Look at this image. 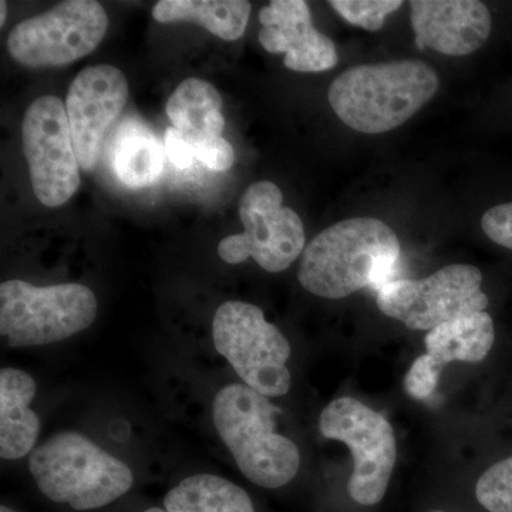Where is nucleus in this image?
I'll use <instances>...</instances> for the list:
<instances>
[{
	"mask_svg": "<svg viewBox=\"0 0 512 512\" xmlns=\"http://www.w3.org/2000/svg\"><path fill=\"white\" fill-rule=\"evenodd\" d=\"M400 241L386 222L359 217L320 232L305 248L298 279L306 291L343 299L369 286L386 285L400 258Z\"/></svg>",
	"mask_w": 512,
	"mask_h": 512,
	"instance_id": "nucleus-1",
	"label": "nucleus"
},
{
	"mask_svg": "<svg viewBox=\"0 0 512 512\" xmlns=\"http://www.w3.org/2000/svg\"><path fill=\"white\" fill-rule=\"evenodd\" d=\"M439 87L436 70L423 60L359 64L333 80L328 100L346 126L382 134L412 119Z\"/></svg>",
	"mask_w": 512,
	"mask_h": 512,
	"instance_id": "nucleus-2",
	"label": "nucleus"
},
{
	"mask_svg": "<svg viewBox=\"0 0 512 512\" xmlns=\"http://www.w3.org/2000/svg\"><path fill=\"white\" fill-rule=\"evenodd\" d=\"M276 413L268 397L247 384L225 386L212 404L215 429L239 470L269 490L291 483L301 466L296 444L275 431Z\"/></svg>",
	"mask_w": 512,
	"mask_h": 512,
	"instance_id": "nucleus-3",
	"label": "nucleus"
},
{
	"mask_svg": "<svg viewBox=\"0 0 512 512\" xmlns=\"http://www.w3.org/2000/svg\"><path fill=\"white\" fill-rule=\"evenodd\" d=\"M37 488L53 503L76 511L97 510L133 487V471L92 440L63 431L37 447L29 458Z\"/></svg>",
	"mask_w": 512,
	"mask_h": 512,
	"instance_id": "nucleus-4",
	"label": "nucleus"
},
{
	"mask_svg": "<svg viewBox=\"0 0 512 512\" xmlns=\"http://www.w3.org/2000/svg\"><path fill=\"white\" fill-rule=\"evenodd\" d=\"M96 315V295L84 285L35 286L20 279L0 285V335L12 348L72 338Z\"/></svg>",
	"mask_w": 512,
	"mask_h": 512,
	"instance_id": "nucleus-5",
	"label": "nucleus"
},
{
	"mask_svg": "<svg viewBox=\"0 0 512 512\" xmlns=\"http://www.w3.org/2000/svg\"><path fill=\"white\" fill-rule=\"evenodd\" d=\"M215 349L228 360L242 382L266 397L291 389L288 363L291 345L284 333L252 303H222L212 320Z\"/></svg>",
	"mask_w": 512,
	"mask_h": 512,
	"instance_id": "nucleus-6",
	"label": "nucleus"
},
{
	"mask_svg": "<svg viewBox=\"0 0 512 512\" xmlns=\"http://www.w3.org/2000/svg\"><path fill=\"white\" fill-rule=\"evenodd\" d=\"M239 218L245 231L222 239L218 255L237 265L254 258L265 271H285L305 251V228L301 217L285 207L284 195L271 181L249 185L239 202Z\"/></svg>",
	"mask_w": 512,
	"mask_h": 512,
	"instance_id": "nucleus-7",
	"label": "nucleus"
},
{
	"mask_svg": "<svg viewBox=\"0 0 512 512\" xmlns=\"http://www.w3.org/2000/svg\"><path fill=\"white\" fill-rule=\"evenodd\" d=\"M320 433L350 448L355 463L348 483L357 504H379L386 495L396 466V439L392 424L382 414L353 397H339L323 409Z\"/></svg>",
	"mask_w": 512,
	"mask_h": 512,
	"instance_id": "nucleus-8",
	"label": "nucleus"
},
{
	"mask_svg": "<svg viewBox=\"0 0 512 512\" xmlns=\"http://www.w3.org/2000/svg\"><path fill=\"white\" fill-rule=\"evenodd\" d=\"M109 29V16L94 0H66L22 20L8 37L10 56L29 69L62 67L90 55Z\"/></svg>",
	"mask_w": 512,
	"mask_h": 512,
	"instance_id": "nucleus-9",
	"label": "nucleus"
},
{
	"mask_svg": "<svg viewBox=\"0 0 512 512\" xmlns=\"http://www.w3.org/2000/svg\"><path fill=\"white\" fill-rule=\"evenodd\" d=\"M483 274L473 265H448L421 281H390L377 292L384 315L412 330L437 328L448 320L487 309Z\"/></svg>",
	"mask_w": 512,
	"mask_h": 512,
	"instance_id": "nucleus-10",
	"label": "nucleus"
},
{
	"mask_svg": "<svg viewBox=\"0 0 512 512\" xmlns=\"http://www.w3.org/2000/svg\"><path fill=\"white\" fill-rule=\"evenodd\" d=\"M23 151L37 200L49 208L66 204L80 187L66 106L55 96L33 101L22 124Z\"/></svg>",
	"mask_w": 512,
	"mask_h": 512,
	"instance_id": "nucleus-11",
	"label": "nucleus"
},
{
	"mask_svg": "<svg viewBox=\"0 0 512 512\" xmlns=\"http://www.w3.org/2000/svg\"><path fill=\"white\" fill-rule=\"evenodd\" d=\"M128 99L126 76L110 64L89 66L77 74L66 99L74 150L84 170L99 161L104 137Z\"/></svg>",
	"mask_w": 512,
	"mask_h": 512,
	"instance_id": "nucleus-12",
	"label": "nucleus"
},
{
	"mask_svg": "<svg viewBox=\"0 0 512 512\" xmlns=\"http://www.w3.org/2000/svg\"><path fill=\"white\" fill-rule=\"evenodd\" d=\"M259 22V43L272 55L285 53L289 70L319 73L338 63L335 43L313 28L311 9L303 0H272L259 12Z\"/></svg>",
	"mask_w": 512,
	"mask_h": 512,
	"instance_id": "nucleus-13",
	"label": "nucleus"
},
{
	"mask_svg": "<svg viewBox=\"0 0 512 512\" xmlns=\"http://www.w3.org/2000/svg\"><path fill=\"white\" fill-rule=\"evenodd\" d=\"M416 46L446 56H467L487 42L493 29L490 10L478 0H412Z\"/></svg>",
	"mask_w": 512,
	"mask_h": 512,
	"instance_id": "nucleus-14",
	"label": "nucleus"
},
{
	"mask_svg": "<svg viewBox=\"0 0 512 512\" xmlns=\"http://www.w3.org/2000/svg\"><path fill=\"white\" fill-rule=\"evenodd\" d=\"M36 394V383L23 370L3 369L0 372V456L18 460L35 447L40 421L30 409Z\"/></svg>",
	"mask_w": 512,
	"mask_h": 512,
	"instance_id": "nucleus-15",
	"label": "nucleus"
},
{
	"mask_svg": "<svg viewBox=\"0 0 512 512\" xmlns=\"http://www.w3.org/2000/svg\"><path fill=\"white\" fill-rule=\"evenodd\" d=\"M494 320L487 311L468 313L427 333V355L441 367L451 362L478 363L493 348Z\"/></svg>",
	"mask_w": 512,
	"mask_h": 512,
	"instance_id": "nucleus-16",
	"label": "nucleus"
},
{
	"mask_svg": "<svg viewBox=\"0 0 512 512\" xmlns=\"http://www.w3.org/2000/svg\"><path fill=\"white\" fill-rule=\"evenodd\" d=\"M247 0H161L153 9L160 23L191 22L212 35L234 42L244 35L251 16Z\"/></svg>",
	"mask_w": 512,
	"mask_h": 512,
	"instance_id": "nucleus-17",
	"label": "nucleus"
},
{
	"mask_svg": "<svg viewBox=\"0 0 512 512\" xmlns=\"http://www.w3.org/2000/svg\"><path fill=\"white\" fill-rule=\"evenodd\" d=\"M165 111L174 128L184 136H221L224 131L220 93L204 80L190 77L178 84Z\"/></svg>",
	"mask_w": 512,
	"mask_h": 512,
	"instance_id": "nucleus-18",
	"label": "nucleus"
},
{
	"mask_svg": "<svg viewBox=\"0 0 512 512\" xmlns=\"http://www.w3.org/2000/svg\"><path fill=\"white\" fill-rule=\"evenodd\" d=\"M167 512H255L251 497L237 484L212 474L185 478L164 498Z\"/></svg>",
	"mask_w": 512,
	"mask_h": 512,
	"instance_id": "nucleus-19",
	"label": "nucleus"
},
{
	"mask_svg": "<svg viewBox=\"0 0 512 512\" xmlns=\"http://www.w3.org/2000/svg\"><path fill=\"white\" fill-rule=\"evenodd\" d=\"M165 150L157 138L138 124L121 131L114 151V170L121 183L143 188L156 183L164 170Z\"/></svg>",
	"mask_w": 512,
	"mask_h": 512,
	"instance_id": "nucleus-20",
	"label": "nucleus"
},
{
	"mask_svg": "<svg viewBox=\"0 0 512 512\" xmlns=\"http://www.w3.org/2000/svg\"><path fill=\"white\" fill-rule=\"evenodd\" d=\"M476 497L488 512H512V457L485 471L477 481Z\"/></svg>",
	"mask_w": 512,
	"mask_h": 512,
	"instance_id": "nucleus-21",
	"label": "nucleus"
},
{
	"mask_svg": "<svg viewBox=\"0 0 512 512\" xmlns=\"http://www.w3.org/2000/svg\"><path fill=\"white\" fill-rule=\"evenodd\" d=\"M336 13L350 25L376 32L382 29L387 16L403 6L402 0H330Z\"/></svg>",
	"mask_w": 512,
	"mask_h": 512,
	"instance_id": "nucleus-22",
	"label": "nucleus"
},
{
	"mask_svg": "<svg viewBox=\"0 0 512 512\" xmlns=\"http://www.w3.org/2000/svg\"><path fill=\"white\" fill-rule=\"evenodd\" d=\"M183 134V133H181ZM194 148L195 158L212 171H227L235 163V151L222 136H185Z\"/></svg>",
	"mask_w": 512,
	"mask_h": 512,
	"instance_id": "nucleus-23",
	"label": "nucleus"
},
{
	"mask_svg": "<svg viewBox=\"0 0 512 512\" xmlns=\"http://www.w3.org/2000/svg\"><path fill=\"white\" fill-rule=\"evenodd\" d=\"M441 370L443 367L427 353L417 357L404 380L407 393L417 400L427 399L439 383Z\"/></svg>",
	"mask_w": 512,
	"mask_h": 512,
	"instance_id": "nucleus-24",
	"label": "nucleus"
},
{
	"mask_svg": "<svg viewBox=\"0 0 512 512\" xmlns=\"http://www.w3.org/2000/svg\"><path fill=\"white\" fill-rule=\"evenodd\" d=\"M481 228L495 244L512 251V202L495 205L485 211Z\"/></svg>",
	"mask_w": 512,
	"mask_h": 512,
	"instance_id": "nucleus-25",
	"label": "nucleus"
},
{
	"mask_svg": "<svg viewBox=\"0 0 512 512\" xmlns=\"http://www.w3.org/2000/svg\"><path fill=\"white\" fill-rule=\"evenodd\" d=\"M165 153L181 170L191 167L192 161L195 160L194 148L190 141L174 127L165 131Z\"/></svg>",
	"mask_w": 512,
	"mask_h": 512,
	"instance_id": "nucleus-26",
	"label": "nucleus"
},
{
	"mask_svg": "<svg viewBox=\"0 0 512 512\" xmlns=\"http://www.w3.org/2000/svg\"><path fill=\"white\" fill-rule=\"evenodd\" d=\"M0 9H2V15H0V25H5L6 15H8V9H6V2L2 0L0 2Z\"/></svg>",
	"mask_w": 512,
	"mask_h": 512,
	"instance_id": "nucleus-27",
	"label": "nucleus"
},
{
	"mask_svg": "<svg viewBox=\"0 0 512 512\" xmlns=\"http://www.w3.org/2000/svg\"><path fill=\"white\" fill-rule=\"evenodd\" d=\"M143 512H167V511L163 510V508L154 507V508H148V510L143 511Z\"/></svg>",
	"mask_w": 512,
	"mask_h": 512,
	"instance_id": "nucleus-28",
	"label": "nucleus"
},
{
	"mask_svg": "<svg viewBox=\"0 0 512 512\" xmlns=\"http://www.w3.org/2000/svg\"><path fill=\"white\" fill-rule=\"evenodd\" d=\"M0 512H18V511L12 510V508L6 507V505H2V507H0Z\"/></svg>",
	"mask_w": 512,
	"mask_h": 512,
	"instance_id": "nucleus-29",
	"label": "nucleus"
},
{
	"mask_svg": "<svg viewBox=\"0 0 512 512\" xmlns=\"http://www.w3.org/2000/svg\"><path fill=\"white\" fill-rule=\"evenodd\" d=\"M431 512H446V511H431Z\"/></svg>",
	"mask_w": 512,
	"mask_h": 512,
	"instance_id": "nucleus-30",
	"label": "nucleus"
}]
</instances>
